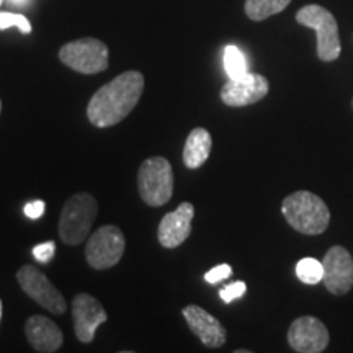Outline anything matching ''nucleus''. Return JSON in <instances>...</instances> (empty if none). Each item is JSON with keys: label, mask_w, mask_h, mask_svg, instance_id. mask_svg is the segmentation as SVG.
<instances>
[{"label": "nucleus", "mask_w": 353, "mask_h": 353, "mask_svg": "<svg viewBox=\"0 0 353 353\" xmlns=\"http://www.w3.org/2000/svg\"><path fill=\"white\" fill-rule=\"evenodd\" d=\"M296 21L299 25L314 30L317 34V57L324 63H332L339 59L342 52L341 38H339V26L335 17L327 8L316 6L303 7L296 13Z\"/></svg>", "instance_id": "nucleus-5"}, {"label": "nucleus", "mask_w": 353, "mask_h": 353, "mask_svg": "<svg viewBox=\"0 0 353 353\" xmlns=\"http://www.w3.org/2000/svg\"><path fill=\"white\" fill-rule=\"evenodd\" d=\"M12 26H17V28L25 34L32 33V23H30L25 15H20V13H8V12L0 13V30H8L12 28Z\"/></svg>", "instance_id": "nucleus-20"}, {"label": "nucleus", "mask_w": 353, "mask_h": 353, "mask_svg": "<svg viewBox=\"0 0 353 353\" xmlns=\"http://www.w3.org/2000/svg\"><path fill=\"white\" fill-rule=\"evenodd\" d=\"M17 280L21 290L38 303L39 306L48 309L52 314L61 316L64 314L68 309V303L59 290L51 283L50 278L41 270L34 268L33 265H23L19 272H17Z\"/></svg>", "instance_id": "nucleus-8"}, {"label": "nucleus", "mask_w": 353, "mask_h": 353, "mask_svg": "<svg viewBox=\"0 0 353 353\" xmlns=\"http://www.w3.org/2000/svg\"><path fill=\"white\" fill-rule=\"evenodd\" d=\"M61 63L81 74L103 72L110 64V51L97 38H81L65 43L59 50Z\"/></svg>", "instance_id": "nucleus-6"}, {"label": "nucleus", "mask_w": 353, "mask_h": 353, "mask_svg": "<svg viewBox=\"0 0 353 353\" xmlns=\"http://www.w3.org/2000/svg\"><path fill=\"white\" fill-rule=\"evenodd\" d=\"M291 0H245V13L250 20L263 21L283 12Z\"/></svg>", "instance_id": "nucleus-17"}, {"label": "nucleus", "mask_w": 353, "mask_h": 353, "mask_svg": "<svg viewBox=\"0 0 353 353\" xmlns=\"http://www.w3.org/2000/svg\"><path fill=\"white\" fill-rule=\"evenodd\" d=\"M224 69H226L229 79L244 77L249 72L244 54L234 44H229V46H226V50H224Z\"/></svg>", "instance_id": "nucleus-18"}, {"label": "nucleus", "mask_w": 353, "mask_h": 353, "mask_svg": "<svg viewBox=\"0 0 353 353\" xmlns=\"http://www.w3.org/2000/svg\"><path fill=\"white\" fill-rule=\"evenodd\" d=\"M245 291H247V285L244 281H234V283L224 286V288L219 291V296L224 303L229 304L244 296Z\"/></svg>", "instance_id": "nucleus-21"}, {"label": "nucleus", "mask_w": 353, "mask_h": 353, "mask_svg": "<svg viewBox=\"0 0 353 353\" xmlns=\"http://www.w3.org/2000/svg\"><path fill=\"white\" fill-rule=\"evenodd\" d=\"M0 321H2V301H0Z\"/></svg>", "instance_id": "nucleus-26"}, {"label": "nucleus", "mask_w": 353, "mask_h": 353, "mask_svg": "<svg viewBox=\"0 0 353 353\" xmlns=\"http://www.w3.org/2000/svg\"><path fill=\"white\" fill-rule=\"evenodd\" d=\"M125 249L126 239L120 228L113 224L101 226L87 241V263L95 270H107L120 262Z\"/></svg>", "instance_id": "nucleus-7"}, {"label": "nucleus", "mask_w": 353, "mask_h": 353, "mask_svg": "<svg viewBox=\"0 0 353 353\" xmlns=\"http://www.w3.org/2000/svg\"><path fill=\"white\" fill-rule=\"evenodd\" d=\"M236 353H249V350H236Z\"/></svg>", "instance_id": "nucleus-27"}, {"label": "nucleus", "mask_w": 353, "mask_h": 353, "mask_svg": "<svg viewBox=\"0 0 353 353\" xmlns=\"http://www.w3.org/2000/svg\"><path fill=\"white\" fill-rule=\"evenodd\" d=\"M144 90V77L139 70H126L112 82L100 87L88 101L87 118L97 128H110L121 123L139 103Z\"/></svg>", "instance_id": "nucleus-1"}, {"label": "nucleus", "mask_w": 353, "mask_h": 353, "mask_svg": "<svg viewBox=\"0 0 353 353\" xmlns=\"http://www.w3.org/2000/svg\"><path fill=\"white\" fill-rule=\"evenodd\" d=\"M211 148H213V139L208 130L205 128H195L188 134L187 143L183 148V164L188 169H198L208 161Z\"/></svg>", "instance_id": "nucleus-16"}, {"label": "nucleus", "mask_w": 353, "mask_h": 353, "mask_svg": "<svg viewBox=\"0 0 353 353\" xmlns=\"http://www.w3.org/2000/svg\"><path fill=\"white\" fill-rule=\"evenodd\" d=\"M99 214V203L90 193H76L64 203L59 218V237L64 244L79 245L90 234L92 224Z\"/></svg>", "instance_id": "nucleus-3"}, {"label": "nucleus", "mask_w": 353, "mask_h": 353, "mask_svg": "<svg viewBox=\"0 0 353 353\" xmlns=\"http://www.w3.org/2000/svg\"><path fill=\"white\" fill-rule=\"evenodd\" d=\"M139 196L145 205L159 206L170 201L174 195V169L165 157H149L141 164L138 172Z\"/></svg>", "instance_id": "nucleus-4"}, {"label": "nucleus", "mask_w": 353, "mask_h": 353, "mask_svg": "<svg viewBox=\"0 0 353 353\" xmlns=\"http://www.w3.org/2000/svg\"><path fill=\"white\" fill-rule=\"evenodd\" d=\"M182 314L187 321L190 330L200 339V342L205 347L218 348L223 347L228 341V332L223 327V324L211 316L208 311L196 306V304H188L183 307Z\"/></svg>", "instance_id": "nucleus-14"}, {"label": "nucleus", "mask_w": 353, "mask_h": 353, "mask_svg": "<svg viewBox=\"0 0 353 353\" xmlns=\"http://www.w3.org/2000/svg\"><path fill=\"white\" fill-rule=\"evenodd\" d=\"M324 280L329 293L347 294L353 288V259L345 247L334 245L325 252L324 260Z\"/></svg>", "instance_id": "nucleus-11"}, {"label": "nucleus", "mask_w": 353, "mask_h": 353, "mask_svg": "<svg viewBox=\"0 0 353 353\" xmlns=\"http://www.w3.org/2000/svg\"><path fill=\"white\" fill-rule=\"evenodd\" d=\"M329 330L317 317H298L288 329V343L298 353H321L329 347Z\"/></svg>", "instance_id": "nucleus-10"}, {"label": "nucleus", "mask_w": 353, "mask_h": 353, "mask_svg": "<svg viewBox=\"0 0 353 353\" xmlns=\"http://www.w3.org/2000/svg\"><path fill=\"white\" fill-rule=\"evenodd\" d=\"M25 334L30 345L39 353H54L63 347L64 342L63 330L57 327L54 321L41 314L28 317L25 324Z\"/></svg>", "instance_id": "nucleus-15"}, {"label": "nucleus", "mask_w": 353, "mask_h": 353, "mask_svg": "<svg viewBox=\"0 0 353 353\" xmlns=\"http://www.w3.org/2000/svg\"><path fill=\"white\" fill-rule=\"evenodd\" d=\"M56 254V244L52 241L43 242L37 247H33V257L38 260L39 263H50Z\"/></svg>", "instance_id": "nucleus-22"}, {"label": "nucleus", "mask_w": 353, "mask_h": 353, "mask_svg": "<svg viewBox=\"0 0 353 353\" xmlns=\"http://www.w3.org/2000/svg\"><path fill=\"white\" fill-rule=\"evenodd\" d=\"M296 275L303 283L317 285L324 280V265L316 259H303L296 263Z\"/></svg>", "instance_id": "nucleus-19"}, {"label": "nucleus", "mask_w": 353, "mask_h": 353, "mask_svg": "<svg viewBox=\"0 0 353 353\" xmlns=\"http://www.w3.org/2000/svg\"><path fill=\"white\" fill-rule=\"evenodd\" d=\"M2 2H3V0H0V6H2Z\"/></svg>", "instance_id": "nucleus-29"}, {"label": "nucleus", "mask_w": 353, "mask_h": 353, "mask_svg": "<svg viewBox=\"0 0 353 353\" xmlns=\"http://www.w3.org/2000/svg\"><path fill=\"white\" fill-rule=\"evenodd\" d=\"M195 216V206L192 203H180L179 208L167 213L157 229V239L165 249H175L182 245L192 234V221Z\"/></svg>", "instance_id": "nucleus-13"}, {"label": "nucleus", "mask_w": 353, "mask_h": 353, "mask_svg": "<svg viewBox=\"0 0 353 353\" xmlns=\"http://www.w3.org/2000/svg\"><path fill=\"white\" fill-rule=\"evenodd\" d=\"M231 275H232L231 265L221 263V265H218V267L211 268V270L206 273L205 280L208 281V283H211V285H216V283H219V281L226 280V278H229Z\"/></svg>", "instance_id": "nucleus-23"}, {"label": "nucleus", "mask_w": 353, "mask_h": 353, "mask_svg": "<svg viewBox=\"0 0 353 353\" xmlns=\"http://www.w3.org/2000/svg\"><path fill=\"white\" fill-rule=\"evenodd\" d=\"M72 317L76 337L82 343H90L95 339L97 329L108 319L107 311L97 298L88 293H79L72 301Z\"/></svg>", "instance_id": "nucleus-12"}, {"label": "nucleus", "mask_w": 353, "mask_h": 353, "mask_svg": "<svg viewBox=\"0 0 353 353\" xmlns=\"http://www.w3.org/2000/svg\"><path fill=\"white\" fill-rule=\"evenodd\" d=\"M270 90L268 79L260 74L247 72L244 77L229 79L221 88V100L228 107H249L263 100Z\"/></svg>", "instance_id": "nucleus-9"}, {"label": "nucleus", "mask_w": 353, "mask_h": 353, "mask_svg": "<svg viewBox=\"0 0 353 353\" xmlns=\"http://www.w3.org/2000/svg\"><path fill=\"white\" fill-rule=\"evenodd\" d=\"M44 208H46V206H44V201L34 200V201L26 203L23 211L30 219H38V218H41V216H43Z\"/></svg>", "instance_id": "nucleus-24"}, {"label": "nucleus", "mask_w": 353, "mask_h": 353, "mask_svg": "<svg viewBox=\"0 0 353 353\" xmlns=\"http://www.w3.org/2000/svg\"><path fill=\"white\" fill-rule=\"evenodd\" d=\"M281 213L294 231L306 236L322 234L330 223V211L324 200L306 190L286 196L281 203Z\"/></svg>", "instance_id": "nucleus-2"}, {"label": "nucleus", "mask_w": 353, "mask_h": 353, "mask_svg": "<svg viewBox=\"0 0 353 353\" xmlns=\"http://www.w3.org/2000/svg\"><path fill=\"white\" fill-rule=\"evenodd\" d=\"M0 113H2V101H0Z\"/></svg>", "instance_id": "nucleus-28"}, {"label": "nucleus", "mask_w": 353, "mask_h": 353, "mask_svg": "<svg viewBox=\"0 0 353 353\" xmlns=\"http://www.w3.org/2000/svg\"><path fill=\"white\" fill-rule=\"evenodd\" d=\"M13 3H26V0H12Z\"/></svg>", "instance_id": "nucleus-25"}]
</instances>
